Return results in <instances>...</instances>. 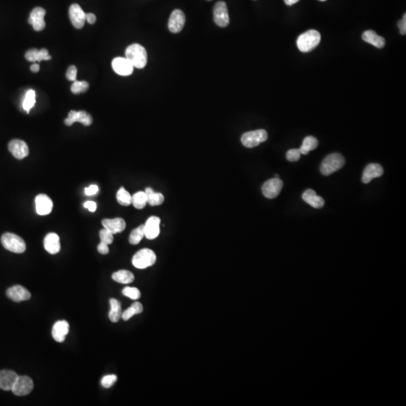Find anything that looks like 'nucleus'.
<instances>
[{
	"label": "nucleus",
	"mask_w": 406,
	"mask_h": 406,
	"mask_svg": "<svg viewBox=\"0 0 406 406\" xmlns=\"http://www.w3.org/2000/svg\"><path fill=\"white\" fill-rule=\"evenodd\" d=\"M7 294L10 299L16 302L29 300L31 298V293L29 290L21 285L10 287L7 290Z\"/></svg>",
	"instance_id": "nucleus-17"
},
{
	"label": "nucleus",
	"mask_w": 406,
	"mask_h": 406,
	"mask_svg": "<svg viewBox=\"0 0 406 406\" xmlns=\"http://www.w3.org/2000/svg\"><path fill=\"white\" fill-rule=\"evenodd\" d=\"M118 380V377L115 374H108L102 378L101 384L103 387L110 388L115 384Z\"/></svg>",
	"instance_id": "nucleus-39"
},
{
	"label": "nucleus",
	"mask_w": 406,
	"mask_h": 406,
	"mask_svg": "<svg viewBox=\"0 0 406 406\" xmlns=\"http://www.w3.org/2000/svg\"><path fill=\"white\" fill-rule=\"evenodd\" d=\"M31 71L33 72V73H38V72L40 71V65H39V64H33L32 66H31Z\"/></svg>",
	"instance_id": "nucleus-47"
},
{
	"label": "nucleus",
	"mask_w": 406,
	"mask_h": 406,
	"mask_svg": "<svg viewBox=\"0 0 406 406\" xmlns=\"http://www.w3.org/2000/svg\"><path fill=\"white\" fill-rule=\"evenodd\" d=\"M114 71L121 76H128L133 73L134 67L126 58H116L112 61Z\"/></svg>",
	"instance_id": "nucleus-15"
},
{
	"label": "nucleus",
	"mask_w": 406,
	"mask_h": 406,
	"mask_svg": "<svg viewBox=\"0 0 406 406\" xmlns=\"http://www.w3.org/2000/svg\"><path fill=\"white\" fill-rule=\"evenodd\" d=\"M110 311H109V317L111 321L113 323H117L119 321L122 316V310H121V305L119 301L115 299H111L110 301Z\"/></svg>",
	"instance_id": "nucleus-27"
},
{
	"label": "nucleus",
	"mask_w": 406,
	"mask_h": 406,
	"mask_svg": "<svg viewBox=\"0 0 406 406\" xmlns=\"http://www.w3.org/2000/svg\"><path fill=\"white\" fill-rule=\"evenodd\" d=\"M362 40L365 43L372 45L377 49H383L385 46V40L383 37L377 35L374 31H367L362 34Z\"/></svg>",
	"instance_id": "nucleus-26"
},
{
	"label": "nucleus",
	"mask_w": 406,
	"mask_h": 406,
	"mask_svg": "<svg viewBox=\"0 0 406 406\" xmlns=\"http://www.w3.org/2000/svg\"><path fill=\"white\" fill-rule=\"evenodd\" d=\"M25 58L30 62L36 63L41 62L43 61H49L52 59V57L49 55V51L47 49H43L41 50H38L37 49H33L27 52Z\"/></svg>",
	"instance_id": "nucleus-25"
},
{
	"label": "nucleus",
	"mask_w": 406,
	"mask_h": 406,
	"mask_svg": "<svg viewBox=\"0 0 406 406\" xmlns=\"http://www.w3.org/2000/svg\"><path fill=\"white\" fill-rule=\"evenodd\" d=\"M208 1H212V0H208Z\"/></svg>",
	"instance_id": "nucleus-51"
},
{
	"label": "nucleus",
	"mask_w": 406,
	"mask_h": 406,
	"mask_svg": "<svg viewBox=\"0 0 406 406\" xmlns=\"http://www.w3.org/2000/svg\"><path fill=\"white\" fill-rule=\"evenodd\" d=\"M145 236V230L144 225L139 226L137 228L134 229L130 233L129 242L131 245H138Z\"/></svg>",
	"instance_id": "nucleus-34"
},
{
	"label": "nucleus",
	"mask_w": 406,
	"mask_h": 406,
	"mask_svg": "<svg viewBox=\"0 0 406 406\" xmlns=\"http://www.w3.org/2000/svg\"><path fill=\"white\" fill-rule=\"evenodd\" d=\"M160 219L158 217L152 216L148 218L144 225L145 237L150 240L156 239L160 234Z\"/></svg>",
	"instance_id": "nucleus-16"
},
{
	"label": "nucleus",
	"mask_w": 406,
	"mask_h": 406,
	"mask_svg": "<svg viewBox=\"0 0 406 406\" xmlns=\"http://www.w3.org/2000/svg\"><path fill=\"white\" fill-rule=\"evenodd\" d=\"M117 200L121 206H128L132 204V196L124 187H121L117 193Z\"/></svg>",
	"instance_id": "nucleus-33"
},
{
	"label": "nucleus",
	"mask_w": 406,
	"mask_h": 406,
	"mask_svg": "<svg viewBox=\"0 0 406 406\" xmlns=\"http://www.w3.org/2000/svg\"><path fill=\"white\" fill-rule=\"evenodd\" d=\"M345 163L344 157L339 153H333L325 157L320 165V172L323 175H332L341 169Z\"/></svg>",
	"instance_id": "nucleus-3"
},
{
	"label": "nucleus",
	"mask_w": 406,
	"mask_h": 406,
	"mask_svg": "<svg viewBox=\"0 0 406 406\" xmlns=\"http://www.w3.org/2000/svg\"><path fill=\"white\" fill-rule=\"evenodd\" d=\"M104 228L107 229L112 234L121 233L126 228V222L122 218H117L114 219H104L102 221Z\"/></svg>",
	"instance_id": "nucleus-24"
},
{
	"label": "nucleus",
	"mask_w": 406,
	"mask_h": 406,
	"mask_svg": "<svg viewBox=\"0 0 406 406\" xmlns=\"http://www.w3.org/2000/svg\"><path fill=\"white\" fill-rule=\"evenodd\" d=\"M123 295L133 299V300H138L141 297V292L136 287H127L124 288L122 291Z\"/></svg>",
	"instance_id": "nucleus-37"
},
{
	"label": "nucleus",
	"mask_w": 406,
	"mask_h": 406,
	"mask_svg": "<svg viewBox=\"0 0 406 406\" xmlns=\"http://www.w3.org/2000/svg\"><path fill=\"white\" fill-rule=\"evenodd\" d=\"M318 146V141L314 136H307L304 139L302 145L299 148L301 154H308L309 151L316 149Z\"/></svg>",
	"instance_id": "nucleus-30"
},
{
	"label": "nucleus",
	"mask_w": 406,
	"mask_h": 406,
	"mask_svg": "<svg viewBox=\"0 0 406 406\" xmlns=\"http://www.w3.org/2000/svg\"><path fill=\"white\" fill-rule=\"evenodd\" d=\"M9 150L18 160H22L29 154V148L26 142L20 139H14L9 144Z\"/></svg>",
	"instance_id": "nucleus-13"
},
{
	"label": "nucleus",
	"mask_w": 406,
	"mask_h": 406,
	"mask_svg": "<svg viewBox=\"0 0 406 406\" xmlns=\"http://www.w3.org/2000/svg\"><path fill=\"white\" fill-rule=\"evenodd\" d=\"M89 89V84L85 81H75L71 87L72 92L74 94H82L86 92Z\"/></svg>",
	"instance_id": "nucleus-36"
},
{
	"label": "nucleus",
	"mask_w": 406,
	"mask_h": 406,
	"mask_svg": "<svg viewBox=\"0 0 406 406\" xmlns=\"http://www.w3.org/2000/svg\"><path fill=\"white\" fill-rule=\"evenodd\" d=\"M275 178H279V175H277L276 174V175H275Z\"/></svg>",
	"instance_id": "nucleus-49"
},
{
	"label": "nucleus",
	"mask_w": 406,
	"mask_h": 406,
	"mask_svg": "<svg viewBox=\"0 0 406 406\" xmlns=\"http://www.w3.org/2000/svg\"><path fill=\"white\" fill-rule=\"evenodd\" d=\"M134 278V275L128 270H119L112 275V279L120 284H130Z\"/></svg>",
	"instance_id": "nucleus-29"
},
{
	"label": "nucleus",
	"mask_w": 406,
	"mask_h": 406,
	"mask_svg": "<svg viewBox=\"0 0 406 406\" xmlns=\"http://www.w3.org/2000/svg\"><path fill=\"white\" fill-rule=\"evenodd\" d=\"M383 173V167L380 164L370 163L364 169L362 177V183L368 184L374 178L381 176Z\"/></svg>",
	"instance_id": "nucleus-21"
},
{
	"label": "nucleus",
	"mask_w": 406,
	"mask_h": 406,
	"mask_svg": "<svg viewBox=\"0 0 406 406\" xmlns=\"http://www.w3.org/2000/svg\"><path fill=\"white\" fill-rule=\"evenodd\" d=\"M84 206L91 212H95L96 210H97V204H96V202H93V201H88V202H85Z\"/></svg>",
	"instance_id": "nucleus-45"
},
{
	"label": "nucleus",
	"mask_w": 406,
	"mask_h": 406,
	"mask_svg": "<svg viewBox=\"0 0 406 406\" xmlns=\"http://www.w3.org/2000/svg\"><path fill=\"white\" fill-rule=\"evenodd\" d=\"M46 14V10L41 7H37L31 13L28 22L32 25L36 31H43L46 28V22H45Z\"/></svg>",
	"instance_id": "nucleus-14"
},
{
	"label": "nucleus",
	"mask_w": 406,
	"mask_h": 406,
	"mask_svg": "<svg viewBox=\"0 0 406 406\" xmlns=\"http://www.w3.org/2000/svg\"><path fill=\"white\" fill-rule=\"evenodd\" d=\"M34 388V380L28 376H19L12 391L18 396L28 395Z\"/></svg>",
	"instance_id": "nucleus-7"
},
{
	"label": "nucleus",
	"mask_w": 406,
	"mask_h": 406,
	"mask_svg": "<svg viewBox=\"0 0 406 406\" xmlns=\"http://www.w3.org/2000/svg\"><path fill=\"white\" fill-rule=\"evenodd\" d=\"M36 103V92L34 90H30L27 92L25 100L23 102V109L29 114L31 109Z\"/></svg>",
	"instance_id": "nucleus-35"
},
{
	"label": "nucleus",
	"mask_w": 406,
	"mask_h": 406,
	"mask_svg": "<svg viewBox=\"0 0 406 406\" xmlns=\"http://www.w3.org/2000/svg\"><path fill=\"white\" fill-rule=\"evenodd\" d=\"M214 21L220 28H226L230 24L227 4L223 1L215 4L214 8Z\"/></svg>",
	"instance_id": "nucleus-8"
},
{
	"label": "nucleus",
	"mask_w": 406,
	"mask_h": 406,
	"mask_svg": "<svg viewBox=\"0 0 406 406\" xmlns=\"http://www.w3.org/2000/svg\"><path fill=\"white\" fill-rule=\"evenodd\" d=\"M302 199L314 209H321L324 206V200L321 196H317L316 192L308 189L302 194Z\"/></svg>",
	"instance_id": "nucleus-23"
},
{
	"label": "nucleus",
	"mask_w": 406,
	"mask_h": 406,
	"mask_svg": "<svg viewBox=\"0 0 406 406\" xmlns=\"http://www.w3.org/2000/svg\"><path fill=\"white\" fill-rule=\"evenodd\" d=\"M185 15L179 10H175L172 12L169 18V31L172 34H178L181 32L185 25Z\"/></svg>",
	"instance_id": "nucleus-11"
},
{
	"label": "nucleus",
	"mask_w": 406,
	"mask_h": 406,
	"mask_svg": "<svg viewBox=\"0 0 406 406\" xmlns=\"http://www.w3.org/2000/svg\"><path fill=\"white\" fill-rule=\"evenodd\" d=\"M18 377L17 373L11 370L0 371V389L5 391L12 390Z\"/></svg>",
	"instance_id": "nucleus-20"
},
{
	"label": "nucleus",
	"mask_w": 406,
	"mask_h": 406,
	"mask_svg": "<svg viewBox=\"0 0 406 406\" xmlns=\"http://www.w3.org/2000/svg\"><path fill=\"white\" fill-rule=\"evenodd\" d=\"M319 1H321V2H324V1H326V0H319Z\"/></svg>",
	"instance_id": "nucleus-50"
},
{
	"label": "nucleus",
	"mask_w": 406,
	"mask_h": 406,
	"mask_svg": "<svg viewBox=\"0 0 406 406\" xmlns=\"http://www.w3.org/2000/svg\"><path fill=\"white\" fill-rule=\"evenodd\" d=\"M282 187L283 181L280 178H274L268 180L263 184L262 192L268 199H274L278 196Z\"/></svg>",
	"instance_id": "nucleus-9"
},
{
	"label": "nucleus",
	"mask_w": 406,
	"mask_h": 406,
	"mask_svg": "<svg viewBox=\"0 0 406 406\" xmlns=\"http://www.w3.org/2000/svg\"><path fill=\"white\" fill-rule=\"evenodd\" d=\"M64 122H65L66 125L69 126V127L73 125L76 122L81 123L83 125L88 127L92 124L93 118L92 116L85 111H79V112L70 111L69 112L68 118H66Z\"/></svg>",
	"instance_id": "nucleus-10"
},
{
	"label": "nucleus",
	"mask_w": 406,
	"mask_h": 406,
	"mask_svg": "<svg viewBox=\"0 0 406 406\" xmlns=\"http://www.w3.org/2000/svg\"><path fill=\"white\" fill-rule=\"evenodd\" d=\"M148 203V196L145 191H139L132 196V204L137 209H142Z\"/></svg>",
	"instance_id": "nucleus-32"
},
{
	"label": "nucleus",
	"mask_w": 406,
	"mask_h": 406,
	"mask_svg": "<svg viewBox=\"0 0 406 406\" xmlns=\"http://www.w3.org/2000/svg\"><path fill=\"white\" fill-rule=\"evenodd\" d=\"M142 311H143V306H142V304L139 302H135L130 308H127L125 311L122 312L121 318L127 321L136 314H141Z\"/></svg>",
	"instance_id": "nucleus-31"
},
{
	"label": "nucleus",
	"mask_w": 406,
	"mask_h": 406,
	"mask_svg": "<svg viewBox=\"0 0 406 406\" xmlns=\"http://www.w3.org/2000/svg\"><path fill=\"white\" fill-rule=\"evenodd\" d=\"M97 250H98L99 253H100V254L106 255V254H109V245L101 242L99 244Z\"/></svg>",
	"instance_id": "nucleus-43"
},
{
	"label": "nucleus",
	"mask_w": 406,
	"mask_h": 406,
	"mask_svg": "<svg viewBox=\"0 0 406 406\" xmlns=\"http://www.w3.org/2000/svg\"><path fill=\"white\" fill-rule=\"evenodd\" d=\"M148 196V203L151 206H160L164 202V196L162 193H156L151 187H147L145 190Z\"/></svg>",
	"instance_id": "nucleus-28"
},
{
	"label": "nucleus",
	"mask_w": 406,
	"mask_h": 406,
	"mask_svg": "<svg viewBox=\"0 0 406 406\" xmlns=\"http://www.w3.org/2000/svg\"><path fill=\"white\" fill-rule=\"evenodd\" d=\"M126 58L137 69H143L148 62V54L143 46L133 44L126 50Z\"/></svg>",
	"instance_id": "nucleus-1"
},
{
	"label": "nucleus",
	"mask_w": 406,
	"mask_h": 406,
	"mask_svg": "<svg viewBox=\"0 0 406 406\" xmlns=\"http://www.w3.org/2000/svg\"><path fill=\"white\" fill-rule=\"evenodd\" d=\"M37 212L40 215H47L52 212L53 202L46 194H40L36 197Z\"/></svg>",
	"instance_id": "nucleus-18"
},
{
	"label": "nucleus",
	"mask_w": 406,
	"mask_h": 406,
	"mask_svg": "<svg viewBox=\"0 0 406 406\" xmlns=\"http://www.w3.org/2000/svg\"><path fill=\"white\" fill-rule=\"evenodd\" d=\"M114 234H112L109 230L107 229L104 228L100 230V237L101 239L102 242L107 244V245H111L114 241Z\"/></svg>",
	"instance_id": "nucleus-38"
},
{
	"label": "nucleus",
	"mask_w": 406,
	"mask_h": 406,
	"mask_svg": "<svg viewBox=\"0 0 406 406\" xmlns=\"http://www.w3.org/2000/svg\"><path fill=\"white\" fill-rule=\"evenodd\" d=\"M398 28H399L400 33L401 35H405L406 33V15L403 16L402 19L399 21L398 23Z\"/></svg>",
	"instance_id": "nucleus-44"
},
{
	"label": "nucleus",
	"mask_w": 406,
	"mask_h": 406,
	"mask_svg": "<svg viewBox=\"0 0 406 406\" xmlns=\"http://www.w3.org/2000/svg\"><path fill=\"white\" fill-rule=\"evenodd\" d=\"M157 256L152 250L144 248L138 251L133 256L132 263L135 267L139 269H146L156 263Z\"/></svg>",
	"instance_id": "nucleus-5"
},
{
	"label": "nucleus",
	"mask_w": 406,
	"mask_h": 406,
	"mask_svg": "<svg viewBox=\"0 0 406 406\" xmlns=\"http://www.w3.org/2000/svg\"><path fill=\"white\" fill-rule=\"evenodd\" d=\"M320 33L314 30H310L298 37L296 45L301 52H310L314 50L320 43Z\"/></svg>",
	"instance_id": "nucleus-2"
},
{
	"label": "nucleus",
	"mask_w": 406,
	"mask_h": 406,
	"mask_svg": "<svg viewBox=\"0 0 406 406\" xmlns=\"http://www.w3.org/2000/svg\"><path fill=\"white\" fill-rule=\"evenodd\" d=\"M70 332V324L67 320H58L52 328V336L58 342H64Z\"/></svg>",
	"instance_id": "nucleus-19"
},
{
	"label": "nucleus",
	"mask_w": 406,
	"mask_h": 406,
	"mask_svg": "<svg viewBox=\"0 0 406 406\" xmlns=\"http://www.w3.org/2000/svg\"><path fill=\"white\" fill-rule=\"evenodd\" d=\"M67 79L70 81L75 82L77 79V68L75 66L69 67L67 72Z\"/></svg>",
	"instance_id": "nucleus-41"
},
{
	"label": "nucleus",
	"mask_w": 406,
	"mask_h": 406,
	"mask_svg": "<svg viewBox=\"0 0 406 406\" xmlns=\"http://www.w3.org/2000/svg\"><path fill=\"white\" fill-rule=\"evenodd\" d=\"M301 152L299 149H290L287 152V160L290 162L298 161L300 158Z\"/></svg>",
	"instance_id": "nucleus-40"
},
{
	"label": "nucleus",
	"mask_w": 406,
	"mask_h": 406,
	"mask_svg": "<svg viewBox=\"0 0 406 406\" xmlns=\"http://www.w3.org/2000/svg\"><path fill=\"white\" fill-rule=\"evenodd\" d=\"M96 21H97V18H96L95 15L92 14V13L86 14V22H88L90 25H94L95 24Z\"/></svg>",
	"instance_id": "nucleus-46"
},
{
	"label": "nucleus",
	"mask_w": 406,
	"mask_h": 406,
	"mask_svg": "<svg viewBox=\"0 0 406 406\" xmlns=\"http://www.w3.org/2000/svg\"><path fill=\"white\" fill-rule=\"evenodd\" d=\"M98 191V186L96 185V184H92V185L90 186V187L85 188V194H86L87 196H94V195L97 194Z\"/></svg>",
	"instance_id": "nucleus-42"
},
{
	"label": "nucleus",
	"mask_w": 406,
	"mask_h": 406,
	"mask_svg": "<svg viewBox=\"0 0 406 406\" xmlns=\"http://www.w3.org/2000/svg\"><path fill=\"white\" fill-rule=\"evenodd\" d=\"M69 14H70V19L74 28H76V29H82L84 28L85 22H86V14L81 8L80 6L78 4H73L70 7Z\"/></svg>",
	"instance_id": "nucleus-12"
},
{
	"label": "nucleus",
	"mask_w": 406,
	"mask_h": 406,
	"mask_svg": "<svg viewBox=\"0 0 406 406\" xmlns=\"http://www.w3.org/2000/svg\"><path fill=\"white\" fill-rule=\"evenodd\" d=\"M299 1V0H284V3H285L286 5L292 6L297 4Z\"/></svg>",
	"instance_id": "nucleus-48"
},
{
	"label": "nucleus",
	"mask_w": 406,
	"mask_h": 406,
	"mask_svg": "<svg viewBox=\"0 0 406 406\" xmlns=\"http://www.w3.org/2000/svg\"><path fill=\"white\" fill-rule=\"evenodd\" d=\"M3 246L16 254H22L26 251V243L20 236L14 233H7L1 238Z\"/></svg>",
	"instance_id": "nucleus-4"
},
{
	"label": "nucleus",
	"mask_w": 406,
	"mask_h": 406,
	"mask_svg": "<svg viewBox=\"0 0 406 406\" xmlns=\"http://www.w3.org/2000/svg\"><path fill=\"white\" fill-rule=\"evenodd\" d=\"M268 139L267 132L265 130H257L244 133L241 138V142L244 146L248 148L258 146L262 142Z\"/></svg>",
	"instance_id": "nucleus-6"
},
{
	"label": "nucleus",
	"mask_w": 406,
	"mask_h": 406,
	"mask_svg": "<svg viewBox=\"0 0 406 406\" xmlns=\"http://www.w3.org/2000/svg\"><path fill=\"white\" fill-rule=\"evenodd\" d=\"M45 249L51 254H56L61 251L60 237L57 233H49L44 239Z\"/></svg>",
	"instance_id": "nucleus-22"
}]
</instances>
